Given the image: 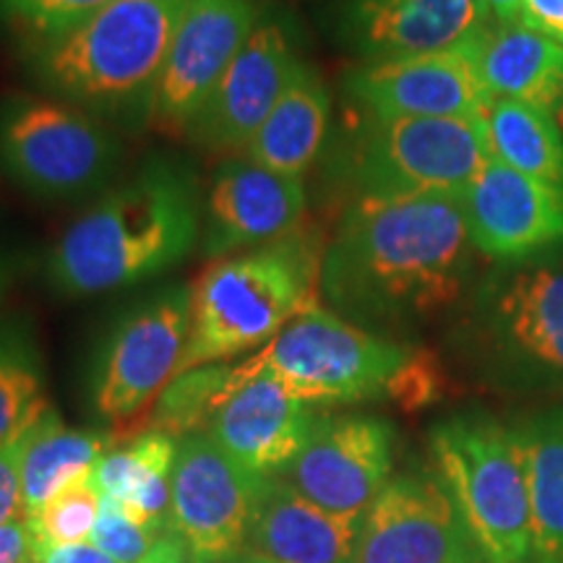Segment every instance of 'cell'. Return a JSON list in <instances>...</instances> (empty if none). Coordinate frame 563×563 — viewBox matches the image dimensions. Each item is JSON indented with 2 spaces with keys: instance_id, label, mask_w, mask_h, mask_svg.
<instances>
[{
  "instance_id": "6da1fadb",
  "label": "cell",
  "mask_w": 563,
  "mask_h": 563,
  "mask_svg": "<svg viewBox=\"0 0 563 563\" xmlns=\"http://www.w3.org/2000/svg\"><path fill=\"white\" fill-rule=\"evenodd\" d=\"M475 262L456 196L365 194L323 245L319 292L347 321L407 327L473 290Z\"/></svg>"
},
{
  "instance_id": "7a4b0ae2",
  "label": "cell",
  "mask_w": 563,
  "mask_h": 563,
  "mask_svg": "<svg viewBox=\"0 0 563 563\" xmlns=\"http://www.w3.org/2000/svg\"><path fill=\"white\" fill-rule=\"evenodd\" d=\"M199 180L170 157H150L68 224L45 258L47 285L89 298L139 285L186 262L201 243Z\"/></svg>"
},
{
  "instance_id": "3957f363",
  "label": "cell",
  "mask_w": 563,
  "mask_h": 563,
  "mask_svg": "<svg viewBox=\"0 0 563 563\" xmlns=\"http://www.w3.org/2000/svg\"><path fill=\"white\" fill-rule=\"evenodd\" d=\"M188 0H112L53 37L21 42L26 74L45 95L108 125L152 121L162 68Z\"/></svg>"
},
{
  "instance_id": "277c9868",
  "label": "cell",
  "mask_w": 563,
  "mask_h": 563,
  "mask_svg": "<svg viewBox=\"0 0 563 563\" xmlns=\"http://www.w3.org/2000/svg\"><path fill=\"white\" fill-rule=\"evenodd\" d=\"M321 258L319 238L295 230L211 266L191 290V329L178 373L262 350L302 311L319 306Z\"/></svg>"
},
{
  "instance_id": "5b68a950",
  "label": "cell",
  "mask_w": 563,
  "mask_h": 563,
  "mask_svg": "<svg viewBox=\"0 0 563 563\" xmlns=\"http://www.w3.org/2000/svg\"><path fill=\"white\" fill-rule=\"evenodd\" d=\"M431 452L483 561L530 563L532 509L517 431L488 412H456L431 431Z\"/></svg>"
},
{
  "instance_id": "8992f818",
  "label": "cell",
  "mask_w": 563,
  "mask_h": 563,
  "mask_svg": "<svg viewBox=\"0 0 563 563\" xmlns=\"http://www.w3.org/2000/svg\"><path fill=\"white\" fill-rule=\"evenodd\" d=\"M490 162L483 121L376 118L350 108L332 154L334 175L357 196H460Z\"/></svg>"
},
{
  "instance_id": "52a82bcc",
  "label": "cell",
  "mask_w": 563,
  "mask_h": 563,
  "mask_svg": "<svg viewBox=\"0 0 563 563\" xmlns=\"http://www.w3.org/2000/svg\"><path fill=\"white\" fill-rule=\"evenodd\" d=\"M410 355L412 350L402 344L313 306L235 365V378L264 373L313 407L355 405L389 397Z\"/></svg>"
},
{
  "instance_id": "ba28073f",
  "label": "cell",
  "mask_w": 563,
  "mask_h": 563,
  "mask_svg": "<svg viewBox=\"0 0 563 563\" xmlns=\"http://www.w3.org/2000/svg\"><path fill=\"white\" fill-rule=\"evenodd\" d=\"M123 144L87 110L51 95H13L0 104V167L45 201H79L115 178Z\"/></svg>"
},
{
  "instance_id": "9c48e42d",
  "label": "cell",
  "mask_w": 563,
  "mask_h": 563,
  "mask_svg": "<svg viewBox=\"0 0 563 563\" xmlns=\"http://www.w3.org/2000/svg\"><path fill=\"white\" fill-rule=\"evenodd\" d=\"M470 306V332L493 376L563 394V258L501 264Z\"/></svg>"
},
{
  "instance_id": "30bf717a",
  "label": "cell",
  "mask_w": 563,
  "mask_h": 563,
  "mask_svg": "<svg viewBox=\"0 0 563 563\" xmlns=\"http://www.w3.org/2000/svg\"><path fill=\"white\" fill-rule=\"evenodd\" d=\"M191 329V290L159 287L118 316L97 350L89 397L97 418L123 422L144 412L178 376Z\"/></svg>"
},
{
  "instance_id": "8fae6325",
  "label": "cell",
  "mask_w": 563,
  "mask_h": 563,
  "mask_svg": "<svg viewBox=\"0 0 563 563\" xmlns=\"http://www.w3.org/2000/svg\"><path fill=\"white\" fill-rule=\"evenodd\" d=\"M262 477L243 470L207 431L178 441L167 530L194 563H228L245 551Z\"/></svg>"
},
{
  "instance_id": "7c38bea8",
  "label": "cell",
  "mask_w": 563,
  "mask_h": 563,
  "mask_svg": "<svg viewBox=\"0 0 563 563\" xmlns=\"http://www.w3.org/2000/svg\"><path fill=\"white\" fill-rule=\"evenodd\" d=\"M298 30L285 11H264L241 53L188 123L194 144L217 152L249 150L302 60Z\"/></svg>"
},
{
  "instance_id": "4fadbf2b",
  "label": "cell",
  "mask_w": 563,
  "mask_h": 563,
  "mask_svg": "<svg viewBox=\"0 0 563 563\" xmlns=\"http://www.w3.org/2000/svg\"><path fill=\"white\" fill-rule=\"evenodd\" d=\"M355 563H485L441 477H391L361 519Z\"/></svg>"
},
{
  "instance_id": "5bb4252c",
  "label": "cell",
  "mask_w": 563,
  "mask_h": 563,
  "mask_svg": "<svg viewBox=\"0 0 563 563\" xmlns=\"http://www.w3.org/2000/svg\"><path fill=\"white\" fill-rule=\"evenodd\" d=\"M391 422L373 415H319L282 477L323 511L363 517L391 481Z\"/></svg>"
},
{
  "instance_id": "9a60e30c",
  "label": "cell",
  "mask_w": 563,
  "mask_h": 563,
  "mask_svg": "<svg viewBox=\"0 0 563 563\" xmlns=\"http://www.w3.org/2000/svg\"><path fill=\"white\" fill-rule=\"evenodd\" d=\"M344 100L376 118H462L483 121L490 104L470 40L415 58L361 63L344 74Z\"/></svg>"
},
{
  "instance_id": "2e32d148",
  "label": "cell",
  "mask_w": 563,
  "mask_h": 563,
  "mask_svg": "<svg viewBox=\"0 0 563 563\" xmlns=\"http://www.w3.org/2000/svg\"><path fill=\"white\" fill-rule=\"evenodd\" d=\"M460 207L481 256L525 264L563 249V186L488 162L464 188Z\"/></svg>"
},
{
  "instance_id": "e0dca14e",
  "label": "cell",
  "mask_w": 563,
  "mask_h": 563,
  "mask_svg": "<svg viewBox=\"0 0 563 563\" xmlns=\"http://www.w3.org/2000/svg\"><path fill=\"white\" fill-rule=\"evenodd\" d=\"M262 13L258 0H188L162 68L152 121L186 133Z\"/></svg>"
},
{
  "instance_id": "ac0fdd59",
  "label": "cell",
  "mask_w": 563,
  "mask_h": 563,
  "mask_svg": "<svg viewBox=\"0 0 563 563\" xmlns=\"http://www.w3.org/2000/svg\"><path fill=\"white\" fill-rule=\"evenodd\" d=\"M302 178L274 173L249 157H230L211 175L201 214V251L224 258L282 241L306 214Z\"/></svg>"
},
{
  "instance_id": "d6986e66",
  "label": "cell",
  "mask_w": 563,
  "mask_h": 563,
  "mask_svg": "<svg viewBox=\"0 0 563 563\" xmlns=\"http://www.w3.org/2000/svg\"><path fill=\"white\" fill-rule=\"evenodd\" d=\"M490 21L483 0H342L340 34L363 63L452 51Z\"/></svg>"
},
{
  "instance_id": "ffe728a7",
  "label": "cell",
  "mask_w": 563,
  "mask_h": 563,
  "mask_svg": "<svg viewBox=\"0 0 563 563\" xmlns=\"http://www.w3.org/2000/svg\"><path fill=\"white\" fill-rule=\"evenodd\" d=\"M319 410L277 378H235V391L211 418L207 433L256 477L282 475L311 435Z\"/></svg>"
},
{
  "instance_id": "44dd1931",
  "label": "cell",
  "mask_w": 563,
  "mask_h": 563,
  "mask_svg": "<svg viewBox=\"0 0 563 563\" xmlns=\"http://www.w3.org/2000/svg\"><path fill=\"white\" fill-rule=\"evenodd\" d=\"M361 519L319 509L282 475L262 477L245 551L269 563H355Z\"/></svg>"
},
{
  "instance_id": "7402d4cb",
  "label": "cell",
  "mask_w": 563,
  "mask_h": 563,
  "mask_svg": "<svg viewBox=\"0 0 563 563\" xmlns=\"http://www.w3.org/2000/svg\"><path fill=\"white\" fill-rule=\"evenodd\" d=\"M477 76L490 100H517L551 112L563 102V45L522 21H488L470 40Z\"/></svg>"
},
{
  "instance_id": "603a6c76",
  "label": "cell",
  "mask_w": 563,
  "mask_h": 563,
  "mask_svg": "<svg viewBox=\"0 0 563 563\" xmlns=\"http://www.w3.org/2000/svg\"><path fill=\"white\" fill-rule=\"evenodd\" d=\"M329 123L332 95L319 70L302 58L245 150V157L274 173L302 178L321 159L329 141Z\"/></svg>"
},
{
  "instance_id": "cb8c5ba5",
  "label": "cell",
  "mask_w": 563,
  "mask_h": 563,
  "mask_svg": "<svg viewBox=\"0 0 563 563\" xmlns=\"http://www.w3.org/2000/svg\"><path fill=\"white\" fill-rule=\"evenodd\" d=\"M118 439L104 431L68 428L53 407L34 420L21 456V504L34 517L66 485L91 475Z\"/></svg>"
},
{
  "instance_id": "d4e9b609",
  "label": "cell",
  "mask_w": 563,
  "mask_h": 563,
  "mask_svg": "<svg viewBox=\"0 0 563 563\" xmlns=\"http://www.w3.org/2000/svg\"><path fill=\"white\" fill-rule=\"evenodd\" d=\"M178 441L165 433L144 431L125 449H112L91 470V481L104 498H112L133 519L154 530L167 525L170 481Z\"/></svg>"
},
{
  "instance_id": "484cf974",
  "label": "cell",
  "mask_w": 563,
  "mask_h": 563,
  "mask_svg": "<svg viewBox=\"0 0 563 563\" xmlns=\"http://www.w3.org/2000/svg\"><path fill=\"white\" fill-rule=\"evenodd\" d=\"M514 431L525 454L534 561L563 563V402L532 415Z\"/></svg>"
},
{
  "instance_id": "4316f807",
  "label": "cell",
  "mask_w": 563,
  "mask_h": 563,
  "mask_svg": "<svg viewBox=\"0 0 563 563\" xmlns=\"http://www.w3.org/2000/svg\"><path fill=\"white\" fill-rule=\"evenodd\" d=\"M483 133L493 162L563 186V133L551 112L517 100H490Z\"/></svg>"
},
{
  "instance_id": "83f0119b",
  "label": "cell",
  "mask_w": 563,
  "mask_h": 563,
  "mask_svg": "<svg viewBox=\"0 0 563 563\" xmlns=\"http://www.w3.org/2000/svg\"><path fill=\"white\" fill-rule=\"evenodd\" d=\"M47 407L45 365L32 323L5 319L0 323V446L30 428Z\"/></svg>"
},
{
  "instance_id": "f1b7e54d",
  "label": "cell",
  "mask_w": 563,
  "mask_h": 563,
  "mask_svg": "<svg viewBox=\"0 0 563 563\" xmlns=\"http://www.w3.org/2000/svg\"><path fill=\"white\" fill-rule=\"evenodd\" d=\"M235 391V365H201V368L178 373L154 399L150 431L183 439L188 433L207 431L211 418Z\"/></svg>"
},
{
  "instance_id": "f546056e",
  "label": "cell",
  "mask_w": 563,
  "mask_h": 563,
  "mask_svg": "<svg viewBox=\"0 0 563 563\" xmlns=\"http://www.w3.org/2000/svg\"><path fill=\"white\" fill-rule=\"evenodd\" d=\"M102 493L97 490L91 475L70 483L58 496H53L34 517H24L32 525L37 545L87 543L100 517Z\"/></svg>"
},
{
  "instance_id": "4dcf8cb0",
  "label": "cell",
  "mask_w": 563,
  "mask_h": 563,
  "mask_svg": "<svg viewBox=\"0 0 563 563\" xmlns=\"http://www.w3.org/2000/svg\"><path fill=\"white\" fill-rule=\"evenodd\" d=\"M112 0H0V21L21 37L34 42L53 37L79 24Z\"/></svg>"
},
{
  "instance_id": "1f68e13d",
  "label": "cell",
  "mask_w": 563,
  "mask_h": 563,
  "mask_svg": "<svg viewBox=\"0 0 563 563\" xmlns=\"http://www.w3.org/2000/svg\"><path fill=\"white\" fill-rule=\"evenodd\" d=\"M162 530L136 522L121 504L102 496L100 517L91 530V545L108 553L118 563H141L150 555L154 543L159 540Z\"/></svg>"
},
{
  "instance_id": "d6a6232c",
  "label": "cell",
  "mask_w": 563,
  "mask_h": 563,
  "mask_svg": "<svg viewBox=\"0 0 563 563\" xmlns=\"http://www.w3.org/2000/svg\"><path fill=\"white\" fill-rule=\"evenodd\" d=\"M441 397V371L433 355L428 352H412L410 361L394 378L389 399L402 405L405 410H420V407L433 405Z\"/></svg>"
},
{
  "instance_id": "836d02e7",
  "label": "cell",
  "mask_w": 563,
  "mask_h": 563,
  "mask_svg": "<svg viewBox=\"0 0 563 563\" xmlns=\"http://www.w3.org/2000/svg\"><path fill=\"white\" fill-rule=\"evenodd\" d=\"M30 428H24V431L0 446V525L24 517V504H21V456H24V443Z\"/></svg>"
},
{
  "instance_id": "e575fe53",
  "label": "cell",
  "mask_w": 563,
  "mask_h": 563,
  "mask_svg": "<svg viewBox=\"0 0 563 563\" xmlns=\"http://www.w3.org/2000/svg\"><path fill=\"white\" fill-rule=\"evenodd\" d=\"M37 538L24 517L0 525V563H37Z\"/></svg>"
},
{
  "instance_id": "d590c367",
  "label": "cell",
  "mask_w": 563,
  "mask_h": 563,
  "mask_svg": "<svg viewBox=\"0 0 563 563\" xmlns=\"http://www.w3.org/2000/svg\"><path fill=\"white\" fill-rule=\"evenodd\" d=\"M519 21L563 45V0H522Z\"/></svg>"
},
{
  "instance_id": "8d00e7d4",
  "label": "cell",
  "mask_w": 563,
  "mask_h": 563,
  "mask_svg": "<svg viewBox=\"0 0 563 563\" xmlns=\"http://www.w3.org/2000/svg\"><path fill=\"white\" fill-rule=\"evenodd\" d=\"M37 563H118L108 553L91 543H66V545H40Z\"/></svg>"
},
{
  "instance_id": "74e56055",
  "label": "cell",
  "mask_w": 563,
  "mask_h": 563,
  "mask_svg": "<svg viewBox=\"0 0 563 563\" xmlns=\"http://www.w3.org/2000/svg\"><path fill=\"white\" fill-rule=\"evenodd\" d=\"M141 563H188V551L183 548L180 540L167 530L159 534V540L154 543L150 555Z\"/></svg>"
},
{
  "instance_id": "f35d334b",
  "label": "cell",
  "mask_w": 563,
  "mask_h": 563,
  "mask_svg": "<svg viewBox=\"0 0 563 563\" xmlns=\"http://www.w3.org/2000/svg\"><path fill=\"white\" fill-rule=\"evenodd\" d=\"M493 21H504V24H517L522 16V0H483Z\"/></svg>"
},
{
  "instance_id": "ab89813d",
  "label": "cell",
  "mask_w": 563,
  "mask_h": 563,
  "mask_svg": "<svg viewBox=\"0 0 563 563\" xmlns=\"http://www.w3.org/2000/svg\"><path fill=\"white\" fill-rule=\"evenodd\" d=\"M228 563H269V561H264V559H258V555L243 551V553H238L235 559H230Z\"/></svg>"
},
{
  "instance_id": "60d3db41",
  "label": "cell",
  "mask_w": 563,
  "mask_h": 563,
  "mask_svg": "<svg viewBox=\"0 0 563 563\" xmlns=\"http://www.w3.org/2000/svg\"><path fill=\"white\" fill-rule=\"evenodd\" d=\"M553 121L559 123V129H561V133H563V102L559 104V108L553 110Z\"/></svg>"
},
{
  "instance_id": "b9f144b4",
  "label": "cell",
  "mask_w": 563,
  "mask_h": 563,
  "mask_svg": "<svg viewBox=\"0 0 563 563\" xmlns=\"http://www.w3.org/2000/svg\"><path fill=\"white\" fill-rule=\"evenodd\" d=\"M3 290H5V264L0 262V298H3Z\"/></svg>"
}]
</instances>
